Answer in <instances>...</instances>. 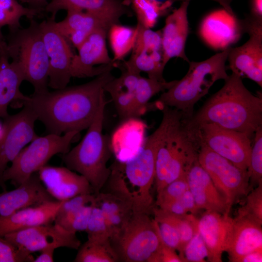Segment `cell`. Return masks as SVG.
Masks as SVG:
<instances>
[{"instance_id": "cell-25", "label": "cell", "mask_w": 262, "mask_h": 262, "mask_svg": "<svg viewBox=\"0 0 262 262\" xmlns=\"http://www.w3.org/2000/svg\"><path fill=\"white\" fill-rule=\"evenodd\" d=\"M63 201L55 200L0 215V236L37 226L52 223Z\"/></svg>"}, {"instance_id": "cell-49", "label": "cell", "mask_w": 262, "mask_h": 262, "mask_svg": "<svg viewBox=\"0 0 262 262\" xmlns=\"http://www.w3.org/2000/svg\"><path fill=\"white\" fill-rule=\"evenodd\" d=\"M176 251L163 242L159 255V262H182Z\"/></svg>"}, {"instance_id": "cell-23", "label": "cell", "mask_w": 262, "mask_h": 262, "mask_svg": "<svg viewBox=\"0 0 262 262\" xmlns=\"http://www.w3.org/2000/svg\"><path fill=\"white\" fill-rule=\"evenodd\" d=\"M66 17L61 21H52L54 28L72 45L78 49L93 31L101 28L109 29L113 25L94 14L79 10L66 11Z\"/></svg>"}, {"instance_id": "cell-56", "label": "cell", "mask_w": 262, "mask_h": 262, "mask_svg": "<svg viewBox=\"0 0 262 262\" xmlns=\"http://www.w3.org/2000/svg\"><path fill=\"white\" fill-rule=\"evenodd\" d=\"M17 0L20 1L22 2L27 3L29 4V5L30 4V0Z\"/></svg>"}, {"instance_id": "cell-21", "label": "cell", "mask_w": 262, "mask_h": 262, "mask_svg": "<svg viewBox=\"0 0 262 262\" xmlns=\"http://www.w3.org/2000/svg\"><path fill=\"white\" fill-rule=\"evenodd\" d=\"M75 10L96 15L114 24L123 16H131L130 0H50L44 10L55 20L60 10Z\"/></svg>"}, {"instance_id": "cell-5", "label": "cell", "mask_w": 262, "mask_h": 262, "mask_svg": "<svg viewBox=\"0 0 262 262\" xmlns=\"http://www.w3.org/2000/svg\"><path fill=\"white\" fill-rule=\"evenodd\" d=\"M106 104L104 93L96 114L82 140L62 155L66 167L83 176L95 195L102 190L111 172L107 165L112 153L110 140L102 132Z\"/></svg>"}, {"instance_id": "cell-28", "label": "cell", "mask_w": 262, "mask_h": 262, "mask_svg": "<svg viewBox=\"0 0 262 262\" xmlns=\"http://www.w3.org/2000/svg\"><path fill=\"white\" fill-rule=\"evenodd\" d=\"M233 219L226 252L230 262H239L246 254L262 249V225L245 218L235 217Z\"/></svg>"}, {"instance_id": "cell-31", "label": "cell", "mask_w": 262, "mask_h": 262, "mask_svg": "<svg viewBox=\"0 0 262 262\" xmlns=\"http://www.w3.org/2000/svg\"><path fill=\"white\" fill-rule=\"evenodd\" d=\"M116 63L124 68L147 73L148 77L159 81H165L163 77L164 65L163 62L162 51H143L132 53L128 61Z\"/></svg>"}, {"instance_id": "cell-35", "label": "cell", "mask_w": 262, "mask_h": 262, "mask_svg": "<svg viewBox=\"0 0 262 262\" xmlns=\"http://www.w3.org/2000/svg\"><path fill=\"white\" fill-rule=\"evenodd\" d=\"M171 4L168 0H130V6L137 18V24L148 29L155 26L159 18L165 15Z\"/></svg>"}, {"instance_id": "cell-7", "label": "cell", "mask_w": 262, "mask_h": 262, "mask_svg": "<svg viewBox=\"0 0 262 262\" xmlns=\"http://www.w3.org/2000/svg\"><path fill=\"white\" fill-rule=\"evenodd\" d=\"M14 33L7 42L9 59L21 69L25 81L33 86V93L48 91L49 60L40 24L31 19L28 27Z\"/></svg>"}, {"instance_id": "cell-20", "label": "cell", "mask_w": 262, "mask_h": 262, "mask_svg": "<svg viewBox=\"0 0 262 262\" xmlns=\"http://www.w3.org/2000/svg\"><path fill=\"white\" fill-rule=\"evenodd\" d=\"M190 2H181L180 7L170 14L161 30L163 62L164 66L174 57L189 63L185 45L189 33L187 9Z\"/></svg>"}, {"instance_id": "cell-16", "label": "cell", "mask_w": 262, "mask_h": 262, "mask_svg": "<svg viewBox=\"0 0 262 262\" xmlns=\"http://www.w3.org/2000/svg\"><path fill=\"white\" fill-rule=\"evenodd\" d=\"M109 29L101 28L92 32L77 49L71 67L72 77L79 78L97 76L114 67L106 47Z\"/></svg>"}, {"instance_id": "cell-4", "label": "cell", "mask_w": 262, "mask_h": 262, "mask_svg": "<svg viewBox=\"0 0 262 262\" xmlns=\"http://www.w3.org/2000/svg\"><path fill=\"white\" fill-rule=\"evenodd\" d=\"M230 48L204 61H190L186 75L152 103L153 109L170 107L181 112L182 120L191 118L195 104L208 93L214 82L228 78L226 63Z\"/></svg>"}, {"instance_id": "cell-13", "label": "cell", "mask_w": 262, "mask_h": 262, "mask_svg": "<svg viewBox=\"0 0 262 262\" xmlns=\"http://www.w3.org/2000/svg\"><path fill=\"white\" fill-rule=\"evenodd\" d=\"M244 33L249 39L243 45L230 48L229 69L242 79L246 78L262 87V18L250 14L241 19Z\"/></svg>"}, {"instance_id": "cell-36", "label": "cell", "mask_w": 262, "mask_h": 262, "mask_svg": "<svg viewBox=\"0 0 262 262\" xmlns=\"http://www.w3.org/2000/svg\"><path fill=\"white\" fill-rule=\"evenodd\" d=\"M41 11L24 7L17 0H0V30L2 27L8 26L14 33L20 28V21L22 17L33 19Z\"/></svg>"}, {"instance_id": "cell-53", "label": "cell", "mask_w": 262, "mask_h": 262, "mask_svg": "<svg viewBox=\"0 0 262 262\" xmlns=\"http://www.w3.org/2000/svg\"><path fill=\"white\" fill-rule=\"evenodd\" d=\"M250 14L255 17L262 18V0H252Z\"/></svg>"}, {"instance_id": "cell-55", "label": "cell", "mask_w": 262, "mask_h": 262, "mask_svg": "<svg viewBox=\"0 0 262 262\" xmlns=\"http://www.w3.org/2000/svg\"><path fill=\"white\" fill-rule=\"evenodd\" d=\"M7 42L4 38L1 31L0 30V51L6 49Z\"/></svg>"}, {"instance_id": "cell-51", "label": "cell", "mask_w": 262, "mask_h": 262, "mask_svg": "<svg viewBox=\"0 0 262 262\" xmlns=\"http://www.w3.org/2000/svg\"><path fill=\"white\" fill-rule=\"evenodd\" d=\"M262 249H259L249 252L244 255L239 262H262Z\"/></svg>"}, {"instance_id": "cell-42", "label": "cell", "mask_w": 262, "mask_h": 262, "mask_svg": "<svg viewBox=\"0 0 262 262\" xmlns=\"http://www.w3.org/2000/svg\"><path fill=\"white\" fill-rule=\"evenodd\" d=\"M87 239H110L111 232L100 209L95 205L92 210L86 229Z\"/></svg>"}, {"instance_id": "cell-54", "label": "cell", "mask_w": 262, "mask_h": 262, "mask_svg": "<svg viewBox=\"0 0 262 262\" xmlns=\"http://www.w3.org/2000/svg\"><path fill=\"white\" fill-rule=\"evenodd\" d=\"M47 1L48 0H30V7L41 11L44 10L48 3Z\"/></svg>"}, {"instance_id": "cell-12", "label": "cell", "mask_w": 262, "mask_h": 262, "mask_svg": "<svg viewBox=\"0 0 262 262\" xmlns=\"http://www.w3.org/2000/svg\"><path fill=\"white\" fill-rule=\"evenodd\" d=\"M189 132L195 137L196 142L203 143L236 166L247 170L252 139L247 134L213 124L202 125L196 130Z\"/></svg>"}, {"instance_id": "cell-48", "label": "cell", "mask_w": 262, "mask_h": 262, "mask_svg": "<svg viewBox=\"0 0 262 262\" xmlns=\"http://www.w3.org/2000/svg\"><path fill=\"white\" fill-rule=\"evenodd\" d=\"M96 203L95 194H83L64 200L55 216L54 222L64 218L79 209Z\"/></svg>"}, {"instance_id": "cell-40", "label": "cell", "mask_w": 262, "mask_h": 262, "mask_svg": "<svg viewBox=\"0 0 262 262\" xmlns=\"http://www.w3.org/2000/svg\"><path fill=\"white\" fill-rule=\"evenodd\" d=\"M137 34L132 53L162 51L161 30L154 31L137 24Z\"/></svg>"}, {"instance_id": "cell-22", "label": "cell", "mask_w": 262, "mask_h": 262, "mask_svg": "<svg viewBox=\"0 0 262 262\" xmlns=\"http://www.w3.org/2000/svg\"><path fill=\"white\" fill-rule=\"evenodd\" d=\"M57 200L47 190L38 172H35L13 190L0 193V215L20 209Z\"/></svg>"}, {"instance_id": "cell-27", "label": "cell", "mask_w": 262, "mask_h": 262, "mask_svg": "<svg viewBox=\"0 0 262 262\" xmlns=\"http://www.w3.org/2000/svg\"><path fill=\"white\" fill-rule=\"evenodd\" d=\"M7 50L0 51V118L9 115V105L17 102L24 103L28 101L30 96L24 95L20 87L25 78L19 66L9 61Z\"/></svg>"}, {"instance_id": "cell-39", "label": "cell", "mask_w": 262, "mask_h": 262, "mask_svg": "<svg viewBox=\"0 0 262 262\" xmlns=\"http://www.w3.org/2000/svg\"><path fill=\"white\" fill-rule=\"evenodd\" d=\"M235 217L245 218L262 225V182L247 194L246 202L239 208Z\"/></svg>"}, {"instance_id": "cell-44", "label": "cell", "mask_w": 262, "mask_h": 262, "mask_svg": "<svg viewBox=\"0 0 262 262\" xmlns=\"http://www.w3.org/2000/svg\"><path fill=\"white\" fill-rule=\"evenodd\" d=\"M152 213L156 221L161 238L166 246L179 252L180 247V240L179 231L176 227L169 220L154 210Z\"/></svg>"}, {"instance_id": "cell-30", "label": "cell", "mask_w": 262, "mask_h": 262, "mask_svg": "<svg viewBox=\"0 0 262 262\" xmlns=\"http://www.w3.org/2000/svg\"><path fill=\"white\" fill-rule=\"evenodd\" d=\"M96 205L106 219L111 232V238L122 228L134 212L128 201L106 191H101L96 195Z\"/></svg>"}, {"instance_id": "cell-14", "label": "cell", "mask_w": 262, "mask_h": 262, "mask_svg": "<svg viewBox=\"0 0 262 262\" xmlns=\"http://www.w3.org/2000/svg\"><path fill=\"white\" fill-rule=\"evenodd\" d=\"M3 237L31 254L48 247L78 249L81 245L76 233L69 231L55 223L22 229L7 234Z\"/></svg>"}, {"instance_id": "cell-46", "label": "cell", "mask_w": 262, "mask_h": 262, "mask_svg": "<svg viewBox=\"0 0 262 262\" xmlns=\"http://www.w3.org/2000/svg\"><path fill=\"white\" fill-rule=\"evenodd\" d=\"M207 256L205 243L197 230L184 248L181 256L182 262H204Z\"/></svg>"}, {"instance_id": "cell-15", "label": "cell", "mask_w": 262, "mask_h": 262, "mask_svg": "<svg viewBox=\"0 0 262 262\" xmlns=\"http://www.w3.org/2000/svg\"><path fill=\"white\" fill-rule=\"evenodd\" d=\"M53 20L49 18L39 24L49 60L48 87L57 90L70 82L74 54L69 42L53 26Z\"/></svg>"}, {"instance_id": "cell-26", "label": "cell", "mask_w": 262, "mask_h": 262, "mask_svg": "<svg viewBox=\"0 0 262 262\" xmlns=\"http://www.w3.org/2000/svg\"><path fill=\"white\" fill-rule=\"evenodd\" d=\"M147 127L139 117H131L116 129L110 140L112 153L117 161H127L139 152L145 143Z\"/></svg>"}, {"instance_id": "cell-2", "label": "cell", "mask_w": 262, "mask_h": 262, "mask_svg": "<svg viewBox=\"0 0 262 262\" xmlns=\"http://www.w3.org/2000/svg\"><path fill=\"white\" fill-rule=\"evenodd\" d=\"M162 111L161 124L146 138L139 152L127 161L116 160L110 167V174L104 185L107 187L104 191L128 201L135 213L151 214L155 206L151 190L154 183L157 154L176 117L171 109L166 108Z\"/></svg>"}, {"instance_id": "cell-11", "label": "cell", "mask_w": 262, "mask_h": 262, "mask_svg": "<svg viewBox=\"0 0 262 262\" xmlns=\"http://www.w3.org/2000/svg\"><path fill=\"white\" fill-rule=\"evenodd\" d=\"M37 117L25 103L17 113L3 118L0 133V187L6 190L3 175L8 164L21 150L38 135L34 126Z\"/></svg>"}, {"instance_id": "cell-10", "label": "cell", "mask_w": 262, "mask_h": 262, "mask_svg": "<svg viewBox=\"0 0 262 262\" xmlns=\"http://www.w3.org/2000/svg\"><path fill=\"white\" fill-rule=\"evenodd\" d=\"M197 144L198 162L224 198L229 214L232 205L250 191L247 170L236 166L203 143Z\"/></svg>"}, {"instance_id": "cell-32", "label": "cell", "mask_w": 262, "mask_h": 262, "mask_svg": "<svg viewBox=\"0 0 262 262\" xmlns=\"http://www.w3.org/2000/svg\"><path fill=\"white\" fill-rule=\"evenodd\" d=\"M176 81L162 82L141 76L135 91L132 117H139L143 115L150 109V98L159 92L169 89Z\"/></svg>"}, {"instance_id": "cell-18", "label": "cell", "mask_w": 262, "mask_h": 262, "mask_svg": "<svg viewBox=\"0 0 262 262\" xmlns=\"http://www.w3.org/2000/svg\"><path fill=\"white\" fill-rule=\"evenodd\" d=\"M234 219L229 214L205 211L198 220V230L208 251L207 259L211 262H222L230 240Z\"/></svg>"}, {"instance_id": "cell-45", "label": "cell", "mask_w": 262, "mask_h": 262, "mask_svg": "<svg viewBox=\"0 0 262 262\" xmlns=\"http://www.w3.org/2000/svg\"><path fill=\"white\" fill-rule=\"evenodd\" d=\"M159 208L176 215H184L189 213L195 214L199 210L189 189L178 199Z\"/></svg>"}, {"instance_id": "cell-50", "label": "cell", "mask_w": 262, "mask_h": 262, "mask_svg": "<svg viewBox=\"0 0 262 262\" xmlns=\"http://www.w3.org/2000/svg\"><path fill=\"white\" fill-rule=\"evenodd\" d=\"M55 248L48 247L41 250L40 254L34 259L33 262H53Z\"/></svg>"}, {"instance_id": "cell-17", "label": "cell", "mask_w": 262, "mask_h": 262, "mask_svg": "<svg viewBox=\"0 0 262 262\" xmlns=\"http://www.w3.org/2000/svg\"><path fill=\"white\" fill-rule=\"evenodd\" d=\"M199 33L205 44L222 51L236 43L244 33L241 19L224 8L208 14L200 24Z\"/></svg>"}, {"instance_id": "cell-9", "label": "cell", "mask_w": 262, "mask_h": 262, "mask_svg": "<svg viewBox=\"0 0 262 262\" xmlns=\"http://www.w3.org/2000/svg\"><path fill=\"white\" fill-rule=\"evenodd\" d=\"M78 133L70 131L62 135L48 133L43 136H37L21 150L5 170L4 180L5 182L10 180L15 186H19L46 165L53 156L68 152L72 141Z\"/></svg>"}, {"instance_id": "cell-19", "label": "cell", "mask_w": 262, "mask_h": 262, "mask_svg": "<svg viewBox=\"0 0 262 262\" xmlns=\"http://www.w3.org/2000/svg\"><path fill=\"white\" fill-rule=\"evenodd\" d=\"M37 172L48 192L57 200H66L83 194H95L83 176L66 166L46 164Z\"/></svg>"}, {"instance_id": "cell-29", "label": "cell", "mask_w": 262, "mask_h": 262, "mask_svg": "<svg viewBox=\"0 0 262 262\" xmlns=\"http://www.w3.org/2000/svg\"><path fill=\"white\" fill-rule=\"evenodd\" d=\"M121 75L114 77L104 86L110 95L120 118L123 120L132 117L135 91L140 73L116 65Z\"/></svg>"}, {"instance_id": "cell-3", "label": "cell", "mask_w": 262, "mask_h": 262, "mask_svg": "<svg viewBox=\"0 0 262 262\" xmlns=\"http://www.w3.org/2000/svg\"><path fill=\"white\" fill-rule=\"evenodd\" d=\"M188 132L206 124L247 134L251 139L262 125V96L252 94L234 73L188 120L182 119Z\"/></svg>"}, {"instance_id": "cell-43", "label": "cell", "mask_w": 262, "mask_h": 262, "mask_svg": "<svg viewBox=\"0 0 262 262\" xmlns=\"http://www.w3.org/2000/svg\"><path fill=\"white\" fill-rule=\"evenodd\" d=\"M188 189L187 176L180 177L166 185L157 193L155 206L161 208L178 199Z\"/></svg>"}, {"instance_id": "cell-33", "label": "cell", "mask_w": 262, "mask_h": 262, "mask_svg": "<svg viewBox=\"0 0 262 262\" xmlns=\"http://www.w3.org/2000/svg\"><path fill=\"white\" fill-rule=\"evenodd\" d=\"M137 34V27L120 24L112 25L108 30L107 35L112 50L113 63L124 60V58L134 47Z\"/></svg>"}, {"instance_id": "cell-8", "label": "cell", "mask_w": 262, "mask_h": 262, "mask_svg": "<svg viewBox=\"0 0 262 262\" xmlns=\"http://www.w3.org/2000/svg\"><path fill=\"white\" fill-rule=\"evenodd\" d=\"M150 215L133 212L110 238L119 262H159L163 241L157 223Z\"/></svg>"}, {"instance_id": "cell-38", "label": "cell", "mask_w": 262, "mask_h": 262, "mask_svg": "<svg viewBox=\"0 0 262 262\" xmlns=\"http://www.w3.org/2000/svg\"><path fill=\"white\" fill-rule=\"evenodd\" d=\"M247 172L250 191L262 182V125L254 134Z\"/></svg>"}, {"instance_id": "cell-1", "label": "cell", "mask_w": 262, "mask_h": 262, "mask_svg": "<svg viewBox=\"0 0 262 262\" xmlns=\"http://www.w3.org/2000/svg\"><path fill=\"white\" fill-rule=\"evenodd\" d=\"M108 70L81 85L33 93L25 103L48 133L62 135L87 129L98 108L105 85L115 77Z\"/></svg>"}, {"instance_id": "cell-6", "label": "cell", "mask_w": 262, "mask_h": 262, "mask_svg": "<svg viewBox=\"0 0 262 262\" xmlns=\"http://www.w3.org/2000/svg\"><path fill=\"white\" fill-rule=\"evenodd\" d=\"M181 113L169 129L158 150L154 183L157 193L183 176L198 159L199 146L184 128Z\"/></svg>"}, {"instance_id": "cell-37", "label": "cell", "mask_w": 262, "mask_h": 262, "mask_svg": "<svg viewBox=\"0 0 262 262\" xmlns=\"http://www.w3.org/2000/svg\"><path fill=\"white\" fill-rule=\"evenodd\" d=\"M153 210L171 222L177 229L180 240V247L179 255L181 259L184 247L198 230V219L194 214L190 213L184 215H173L156 206Z\"/></svg>"}, {"instance_id": "cell-34", "label": "cell", "mask_w": 262, "mask_h": 262, "mask_svg": "<svg viewBox=\"0 0 262 262\" xmlns=\"http://www.w3.org/2000/svg\"><path fill=\"white\" fill-rule=\"evenodd\" d=\"M75 262H117L118 257L110 239H87L78 248Z\"/></svg>"}, {"instance_id": "cell-24", "label": "cell", "mask_w": 262, "mask_h": 262, "mask_svg": "<svg viewBox=\"0 0 262 262\" xmlns=\"http://www.w3.org/2000/svg\"><path fill=\"white\" fill-rule=\"evenodd\" d=\"M189 190L199 210L227 213L226 202L211 178L201 166L198 159L190 168L187 175Z\"/></svg>"}, {"instance_id": "cell-47", "label": "cell", "mask_w": 262, "mask_h": 262, "mask_svg": "<svg viewBox=\"0 0 262 262\" xmlns=\"http://www.w3.org/2000/svg\"><path fill=\"white\" fill-rule=\"evenodd\" d=\"M34 259L31 253L0 236V262H33Z\"/></svg>"}, {"instance_id": "cell-52", "label": "cell", "mask_w": 262, "mask_h": 262, "mask_svg": "<svg viewBox=\"0 0 262 262\" xmlns=\"http://www.w3.org/2000/svg\"><path fill=\"white\" fill-rule=\"evenodd\" d=\"M191 0H168V1L171 4H173L174 3L178 1L183 2V1H188L190 2ZM215 1L219 3L222 7L223 8L226 10L228 12L232 15H235L234 13L233 9L231 7V3L232 0H210Z\"/></svg>"}, {"instance_id": "cell-41", "label": "cell", "mask_w": 262, "mask_h": 262, "mask_svg": "<svg viewBox=\"0 0 262 262\" xmlns=\"http://www.w3.org/2000/svg\"><path fill=\"white\" fill-rule=\"evenodd\" d=\"M96 203L85 205L54 223L74 233L85 231Z\"/></svg>"}]
</instances>
